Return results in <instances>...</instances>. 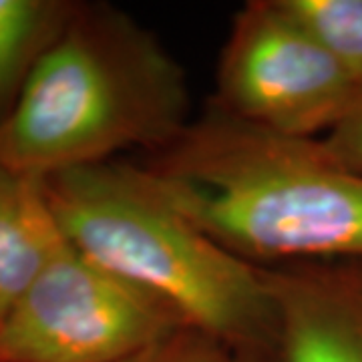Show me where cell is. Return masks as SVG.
I'll return each mask as SVG.
<instances>
[{"mask_svg": "<svg viewBox=\"0 0 362 362\" xmlns=\"http://www.w3.org/2000/svg\"><path fill=\"white\" fill-rule=\"evenodd\" d=\"M141 168L187 220L252 266L362 262V175L320 137L259 129L211 105Z\"/></svg>", "mask_w": 362, "mask_h": 362, "instance_id": "6da1fadb", "label": "cell"}, {"mask_svg": "<svg viewBox=\"0 0 362 362\" xmlns=\"http://www.w3.org/2000/svg\"><path fill=\"white\" fill-rule=\"evenodd\" d=\"M192 123L181 65L129 14L81 4L0 119V168L47 177L153 153Z\"/></svg>", "mask_w": 362, "mask_h": 362, "instance_id": "7a4b0ae2", "label": "cell"}, {"mask_svg": "<svg viewBox=\"0 0 362 362\" xmlns=\"http://www.w3.org/2000/svg\"><path fill=\"white\" fill-rule=\"evenodd\" d=\"M40 183L59 230L78 254L159 298L187 328L232 354L276 356V316L258 266L187 220L141 165L105 161Z\"/></svg>", "mask_w": 362, "mask_h": 362, "instance_id": "3957f363", "label": "cell"}, {"mask_svg": "<svg viewBox=\"0 0 362 362\" xmlns=\"http://www.w3.org/2000/svg\"><path fill=\"white\" fill-rule=\"evenodd\" d=\"M181 328L165 302L65 242L0 322V362H125Z\"/></svg>", "mask_w": 362, "mask_h": 362, "instance_id": "277c9868", "label": "cell"}, {"mask_svg": "<svg viewBox=\"0 0 362 362\" xmlns=\"http://www.w3.org/2000/svg\"><path fill=\"white\" fill-rule=\"evenodd\" d=\"M361 83L280 0H252L233 16L214 107L259 129L318 139L346 115Z\"/></svg>", "mask_w": 362, "mask_h": 362, "instance_id": "5b68a950", "label": "cell"}, {"mask_svg": "<svg viewBox=\"0 0 362 362\" xmlns=\"http://www.w3.org/2000/svg\"><path fill=\"white\" fill-rule=\"evenodd\" d=\"M259 272L276 316V362H362V262Z\"/></svg>", "mask_w": 362, "mask_h": 362, "instance_id": "8992f818", "label": "cell"}, {"mask_svg": "<svg viewBox=\"0 0 362 362\" xmlns=\"http://www.w3.org/2000/svg\"><path fill=\"white\" fill-rule=\"evenodd\" d=\"M65 242L40 177L0 168V322Z\"/></svg>", "mask_w": 362, "mask_h": 362, "instance_id": "52a82bcc", "label": "cell"}, {"mask_svg": "<svg viewBox=\"0 0 362 362\" xmlns=\"http://www.w3.org/2000/svg\"><path fill=\"white\" fill-rule=\"evenodd\" d=\"M78 8L69 0H0V119Z\"/></svg>", "mask_w": 362, "mask_h": 362, "instance_id": "ba28073f", "label": "cell"}, {"mask_svg": "<svg viewBox=\"0 0 362 362\" xmlns=\"http://www.w3.org/2000/svg\"><path fill=\"white\" fill-rule=\"evenodd\" d=\"M330 57L362 81V0H280Z\"/></svg>", "mask_w": 362, "mask_h": 362, "instance_id": "9c48e42d", "label": "cell"}, {"mask_svg": "<svg viewBox=\"0 0 362 362\" xmlns=\"http://www.w3.org/2000/svg\"><path fill=\"white\" fill-rule=\"evenodd\" d=\"M125 362H232V352L204 332L181 328Z\"/></svg>", "mask_w": 362, "mask_h": 362, "instance_id": "30bf717a", "label": "cell"}, {"mask_svg": "<svg viewBox=\"0 0 362 362\" xmlns=\"http://www.w3.org/2000/svg\"><path fill=\"white\" fill-rule=\"evenodd\" d=\"M320 141L340 165L362 175V83L346 115Z\"/></svg>", "mask_w": 362, "mask_h": 362, "instance_id": "8fae6325", "label": "cell"}, {"mask_svg": "<svg viewBox=\"0 0 362 362\" xmlns=\"http://www.w3.org/2000/svg\"><path fill=\"white\" fill-rule=\"evenodd\" d=\"M232 362H276V356L262 352H235L232 354Z\"/></svg>", "mask_w": 362, "mask_h": 362, "instance_id": "7c38bea8", "label": "cell"}]
</instances>
